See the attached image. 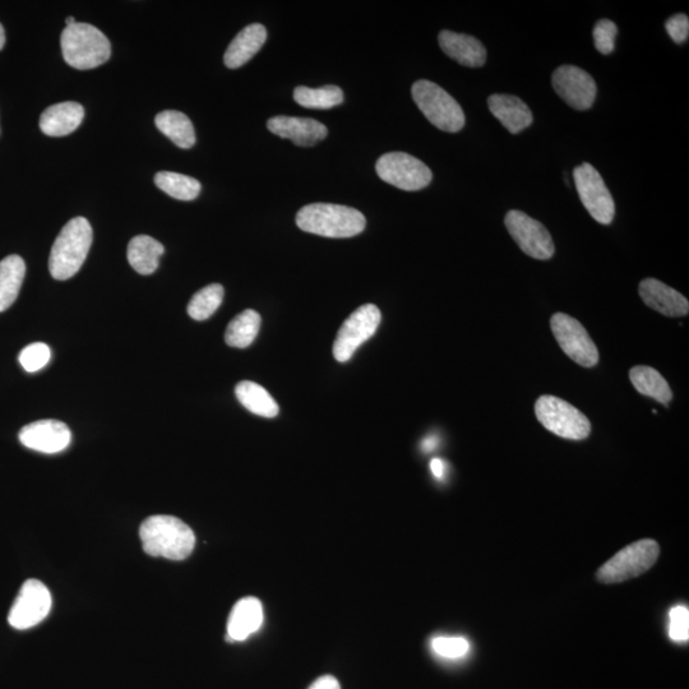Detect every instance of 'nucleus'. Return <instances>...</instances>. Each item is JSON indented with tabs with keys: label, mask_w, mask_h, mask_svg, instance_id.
<instances>
[{
	"label": "nucleus",
	"mask_w": 689,
	"mask_h": 689,
	"mask_svg": "<svg viewBox=\"0 0 689 689\" xmlns=\"http://www.w3.org/2000/svg\"><path fill=\"white\" fill-rule=\"evenodd\" d=\"M235 395L240 404L253 414L263 416V418H275L279 415V405L274 397L258 383L251 381L238 383L235 387Z\"/></svg>",
	"instance_id": "nucleus-26"
},
{
	"label": "nucleus",
	"mask_w": 689,
	"mask_h": 689,
	"mask_svg": "<svg viewBox=\"0 0 689 689\" xmlns=\"http://www.w3.org/2000/svg\"><path fill=\"white\" fill-rule=\"evenodd\" d=\"M267 30L261 23H253L240 31L226 50L224 62L230 69H238L248 63L265 45Z\"/></svg>",
	"instance_id": "nucleus-22"
},
{
	"label": "nucleus",
	"mask_w": 689,
	"mask_h": 689,
	"mask_svg": "<svg viewBox=\"0 0 689 689\" xmlns=\"http://www.w3.org/2000/svg\"><path fill=\"white\" fill-rule=\"evenodd\" d=\"M6 44V32H4L3 26L0 25V50L4 48Z\"/></svg>",
	"instance_id": "nucleus-40"
},
{
	"label": "nucleus",
	"mask_w": 689,
	"mask_h": 689,
	"mask_svg": "<svg viewBox=\"0 0 689 689\" xmlns=\"http://www.w3.org/2000/svg\"><path fill=\"white\" fill-rule=\"evenodd\" d=\"M52 609V595L39 580H27L9 610L8 623L15 630L25 631L38 626Z\"/></svg>",
	"instance_id": "nucleus-13"
},
{
	"label": "nucleus",
	"mask_w": 689,
	"mask_h": 689,
	"mask_svg": "<svg viewBox=\"0 0 689 689\" xmlns=\"http://www.w3.org/2000/svg\"><path fill=\"white\" fill-rule=\"evenodd\" d=\"M143 550L151 557L183 561L191 556L196 535L187 524L173 516H151L140 529Z\"/></svg>",
	"instance_id": "nucleus-1"
},
{
	"label": "nucleus",
	"mask_w": 689,
	"mask_h": 689,
	"mask_svg": "<svg viewBox=\"0 0 689 689\" xmlns=\"http://www.w3.org/2000/svg\"><path fill=\"white\" fill-rule=\"evenodd\" d=\"M71 439V430L67 425L53 419L31 423L20 432L23 446L48 455L66 450Z\"/></svg>",
	"instance_id": "nucleus-15"
},
{
	"label": "nucleus",
	"mask_w": 689,
	"mask_h": 689,
	"mask_svg": "<svg viewBox=\"0 0 689 689\" xmlns=\"http://www.w3.org/2000/svg\"><path fill=\"white\" fill-rule=\"evenodd\" d=\"M436 654L446 659H459L470 650L469 641L464 637H437L432 641Z\"/></svg>",
	"instance_id": "nucleus-33"
},
{
	"label": "nucleus",
	"mask_w": 689,
	"mask_h": 689,
	"mask_svg": "<svg viewBox=\"0 0 689 689\" xmlns=\"http://www.w3.org/2000/svg\"><path fill=\"white\" fill-rule=\"evenodd\" d=\"M308 689H341L339 681L332 675L318 678Z\"/></svg>",
	"instance_id": "nucleus-37"
},
{
	"label": "nucleus",
	"mask_w": 689,
	"mask_h": 689,
	"mask_svg": "<svg viewBox=\"0 0 689 689\" xmlns=\"http://www.w3.org/2000/svg\"><path fill=\"white\" fill-rule=\"evenodd\" d=\"M92 238L94 233L85 217H75L64 226L49 257L50 274L55 280L71 279L81 270L89 256Z\"/></svg>",
	"instance_id": "nucleus-3"
},
{
	"label": "nucleus",
	"mask_w": 689,
	"mask_h": 689,
	"mask_svg": "<svg viewBox=\"0 0 689 689\" xmlns=\"http://www.w3.org/2000/svg\"><path fill=\"white\" fill-rule=\"evenodd\" d=\"M25 275V261L20 256L13 254L0 261V312L16 302Z\"/></svg>",
	"instance_id": "nucleus-24"
},
{
	"label": "nucleus",
	"mask_w": 689,
	"mask_h": 689,
	"mask_svg": "<svg viewBox=\"0 0 689 689\" xmlns=\"http://www.w3.org/2000/svg\"><path fill=\"white\" fill-rule=\"evenodd\" d=\"M430 470L437 479H442L445 475L446 465L445 462L439 459H434L430 462Z\"/></svg>",
	"instance_id": "nucleus-38"
},
{
	"label": "nucleus",
	"mask_w": 689,
	"mask_h": 689,
	"mask_svg": "<svg viewBox=\"0 0 689 689\" xmlns=\"http://www.w3.org/2000/svg\"><path fill=\"white\" fill-rule=\"evenodd\" d=\"M665 29H667V32L674 43H686L689 36L688 16L683 15V13H679V15L670 17L667 23H665Z\"/></svg>",
	"instance_id": "nucleus-36"
},
{
	"label": "nucleus",
	"mask_w": 689,
	"mask_h": 689,
	"mask_svg": "<svg viewBox=\"0 0 689 689\" xmlns=\"http://www.w3.org/2000/svg\"><path fill=\"white\" fill-rule=\"evenodd\" d=\"M156 127L159 131L170 138L180 149H192L196 143V132L191 119L177 110H165L156 115Z\"/></svg>",
	"instance_id": "nucleus-25"
},
{
	"label": "nucleus",
	"mask_w": 689,
	"mask_h": 689,
	"mask_svg": "<svg viewBox=\"0 0 689 689\" xmlns=\"http://www.w3.org/2000/svg\"><path fill=\"white\" fill-rule=\"evenodd\" d=\"M550 328L564 354L573 362L584 368H593L599 363V350L577 319L566 313H556L550 319Z\"/></svg>",
	"instance_id": "nucleus-9"
},
{
	"label": "nucleus",
	"mask_w": 689,
	"mask_h": 689,
	"mask_svg": "<svg viewBox=\"0 0 689 689\" xmlns=\"http://www.w3.org/2000/svg\"><path fill=\"white\" fill-rule=\"evenodd\" d=\"M660 554L659 544L652 539L636 541L610 558L598 572L603 584H621L644 575L655 566Z\"/></svg>",
	"instance_id": "nucleus-7"
},
{
	"label": "nucleus",
	"mask_w": 689,
	"mask_h": 689,
	"mask_svg": "<svg viewBox=\"0 0 689 689\" xmlns=\"http://www.w3.org/2000/svg\"><path fill=\"white\" fill-rule=\"evenodd\" d=\"M438 43L447 57L456 60L461 66L480 68L487 62V49L474 36L445 30L439 34Z\"/></svg>",
	"instance_id": "nucleus-18"
},
{
	"label": "nucleus",
	"mask_w": 689,
	"mask_h": 689,
	"mask_svg": "<svg viewBox=\"0 0 689 689\" xmlns=\"http://www.w3.org/2000/svg\"><path fill=\"white\" fill-rule=\"evenodd\" d=\"M552 85L564 103L581 112L594 105L598 94L594 78L576 66L558 67L553 73Z\"/></svg>",
	"instance_id": "nucleus-14"
},
{
	"label": "nucleus",
	"mask_w": 689,
	"mask_h": 689,
	"mask_svg": "<svg viewBox=\"0 0 689 689\" xmlns=\"http://www.w3.org/2000/svg\"><path fill=\"white\" fill-rule=\"evenodd\" d=\"M381 318V311L374 304H365L351 313L341 326L334 342V356L337 362H349L355 351L376 334Z\"/></svg>",
	"instance_id": "nucleus-11"
},
{
	"label": "nucleus",
	"mask_w": 689,
	"mask_h": 689,
	"mask_svg": "<svg viewBox=\"0 0 689 689\" xmlns=\"http://www.w3.org/2000/svg\"><path fill=\"white\" fill-rule=\"evenodd\" d=\"M155 184L161 191L179 201L196 200L201 193V183L188 175L160 171L155 175Z\"/></svg>",
	"instance_id": "nucleus-29"
},
{
	"label": "nucleus",
	"mask_w": 689,
	"mask_h": 689,
	"mask_svg": "<svg viewBox=\"0 0 689 689\" xmlns=\"http://www.w3.org/2000/svg\"><path fill=\"white\" fill-rule=\"evenodd\" d=\"M261 328V316L252 309H247L229 323L226 328L225 341L231 348L244 349L253 344Z\"/></svg>",
	"instance_id": "nucleus-28"
},
{
	"label": "nucleus",
	"mask_w": 689,
	"mask_h": 689,
	"mask_svg": "<svg viewBox=\"0 0 689 689\" xmlns=\"http://www.w3.org/2000/svg\"><path fill=\"white\" fill-rule=\"evenodd\" d=\"M268 131L300 147H311L327 137V128L318 120L298 117H274L267 122Z\"/></svg>",
	"instance_id": "nucleus-16"
},
{
	"label": "nucleus",
	"mask_w": 689,
	"mask_h": 689,
	"mask_svg": "<svg viewBox=\"0 0 689 689\" xmlns=\"http://www.w3.org/2000/svg\"><path fill=\"white\" fill-rule=\"evenodd\" d=\"M63 58L69 66L87 71L103 66L112 55L110 41L99 29L89 23L67 26L60 38Z\"/></svg>",
	"instance_id": "nucleus-4"
},
{
	"label": "nucleus",
	"mask_w": 689,
	"mask_h": 689,
	"mask_svg": "<svg viewBox=\"0 0 689 689\" xmlns=\"http://www.w3.org/2000/svg\"><path fill=\"white\" fill-rule=\"evenodd\" d=\"M85 118V109L67 101L49 106L40 117V129L49 137H64L76 131Z\"/></svg>",
	"instance_id": "nucleus-20"
},
{
	"label": "nucleus",
	"mask_w": 689,
	"mask_h": 689,
	"mask_svg": "<svg viewBox=\"0 0 689 689\" xmlns=\"http://www.w3.org/2000/svg\"><path fill=\"white\" fill-rule=\"evenodd\" d=\"M578 196L587 212L599 224L610 225L615 216V203L612 193L598 170L589 163L573 170Z\"/></svg>",
	"instance_id": "nucleus-10"
},
{
	"label": "nucleus",
	"mask_w": 689,
	"mask_h": 689,
	"mask_svg": "<svg viewBox=\"0 0 689 689\" xmlns=\"http://www.w3.org/2000/svg\"><path fill=\"white\" fill-rule=\"evenodd\" d=\"M438 445V439L437 437H428L427 439H424L422 448L425 452H432L434 448H436Z\"/></svg>",
	"instance_id": "nucleus-39"
},
{
	"label": "nucleus",
	"mask_w": 689,
	"mask_h": 689,
	"mask_svg": "<svg viewBox=\"0 0 689 689\" xmlns=\"http://www.w3.org/2000/svg\"><path fill=\"white\" fill-rule=\"evenodd\" d=\"M630 379L633 387L641 395L651 397L660 404H668L673 399V392L670 390L667 379L647 365H637L630 371Z\"/></svg>",
	"instance_id": "nucleus-27"
},
{
	"label": "nucleus",
	"mask_w": 689,
	"mask_h": 689,
	"mask_svg": "<svg viewBox=\"0 0 689 689\" xmlns=\"http://www.w3.org/2000/svg\"><path fill=\"white\" fill-rule=\"evenodd\" d=\"M294 100L307 109H331L344 103V92L334 85L319 89L299 86L294 91Z\"/></svg>",
	"instance_id": "nucleus-30"
},
{
	"label": "nucleus",
	"mask_w": 689,
	"mask_h": 689,
	"mask_svg": "<svg viewBox=\"0 0 689 689\" xmlns=\"http://www.w3.org/2000/svg\"><path fill=\"white\" fill-rule=\"evenodd\" d=\"M297 225L305 233L326 238H351L363 233L367 220L362 212L332 203H313L302 208Z\"/></svg>",
	"instance_id": "nucleus-2"
},
{
	"label": "nucleus",
	"mask_w": 689,
	"mask_h": 689,
	"mask_svg": "<svg viewBox=\"0 0 689 689\" xmlns=\"http://www.w3.org/2000/svg\"><path fill=\"white\" fill-rule=\"evenodd\" d=\"M638 293L642 302L654 311L667 317H686L689 312V303L677 290L669 288L664 282L656 279L641 281Z\"/></svg>",
	"instance_id": "nucleus-17"
},
{
	"label": "nucleus",
	"mask_w": 689,
	"mask_h": 689,
	"mask_svg": "<svg viewBox=\"0 0 689 689\" xmlns=\"http://www.w3.org/2000/svg\"><path fill=\"white\" fill-rule=\"evenodd\" d=\"M164 252V245L156 239L149 235H138L128 244L127 258L134 271L146 276L154 274Z\"/></svg>",
	"instance_id": "nucleus-23"
},
{
	"label": "nucleus",
	"mask_w": 689,
	"mask_h": 689,
	"mask_svg": "<svg viewBox=\"0 0 689 689\" xmlns=\"http://www.w3.org/2000/svg\"><path fill=\"white\" fill-rule=\"evenodd\" d=\"M50 348L44 342H34L21 351L18 360L26 372L35 373L41 371L50 362Z\"/></svg>",
	"instance_id": "nucleus-32"
},
{
	"label": "nucleus",
	"mask_w": 689,
	"mask_h": 689,
	"mask_svg": "<svg viewBox=\"0 0 689 689\" xmlns=\"http://www.w3.org/2000/svg\"><path fill=\"white\" fill-rule=\"evenodd\" d=\"M618 35V27L613 21L600 20L596 23L593 31L595 48L604 55L614 52L615 38Z\"/></svg>",
	"instance_id": "nucleus-34"
},
{
	"label": "nucleus",
	"mask_w": 689,
	"mask_h": 689,
	"mask_svg": "<svg viewBox=\"0 0 689 689\" xmlns=\"http://www.w3.org/2000/svg\"><path fill=\"white\" fill-rule=\"evenodd\" d=\"M539 423L556 436L572 441H582L590 436L591 423L570 402L556 396L544 395L535 404Z\"/></svg>",
	"instance_id": "nucleus-6"
},
{
	"label": "nucleus",
	"mask_w": 689,
	"mask_h": 689,
	"mask_svg": "<svg viewBox=\"0 0 689 689\" xmlns=\"http://www.w3.org/2000/svg\"><path fill=\"white\" fill-rule=\"evenodd\" d=\"M378 177L406 192L422 191L432 183L433 174L427 165L405 152H390L379 157Z\"/></svg>",
	"instance_id": "nucleus-8"
},
{
	"label": "nucleus",
	"mask_w": 689,
	"mask_h": 689,
	"mask_svg": "<svg viewBox=\"0 0 689 689\" xmlns=\"http://www.w3.org/2000/svg\"><path fill=\"white\" fill-rule=\"evenodd\" d=\"M411 95L420 112L443 132L457 133L465 127V113L447 91L428 80L415 82Z\"/></svg>",
	"instance_id": "nucleus-5"
},
{
	"label": "nucleus",
	"mask_w": 689,
	"mask_h": 689,
	"mask_svg": "<svg viewBox=\"0 0 689 689\" xmlns=\"http://www.w3.org/2000/svg\"><path fill=\"white\" fill-rule=\"evenodd\" d=\"M490 113L512 134L521 133L534 122L529 106L519 97L494 94L488 97Z\"/></svg>",
	"instance_id": "nucleus-19"
},
{
	"label": "nucleus",
	"mask_w": 689,
	"mask_h": 689,
	"mask_svg": "<svg viewBox=\"0 0 689 689\" xmlns=\"http://www.w3.org/2000/svg\"><path fill=\"white\" fill-rule=\"evenodd\" d=\"M263 623V608L257 598L240 599L231 610L228 621V640L244 641L260 630Z\"/></svg>",
	"instance_id": "nucleus-21"
},
{
	"label": "nucleus",
	"mask_w": 689,
	"mask_h": 689,
	"mask_svg": "<svg viewBox=\"0 0 689 689\" xmlns=\"http://www.w3.org/2000/svg\"><path fill=\"white\" fill-rule=\"evenodd\" d=\"M669 635L672 640L684 642L689 637V613L687 607H675L670 612Z\"/></svg>",
	"instance_id": "nucleus-35"
},
{
	"label": "nucleus",
	"mask_w": 689,
	"mask_h": 689,
	"mask_svg": "<svg viewBox=\"0 0 689 689\" xmlns=\"http://www.w3.org/2000/svg\"><path fill=\"white\" fill-rule=\"evenodd\" d=\"M504 224L513 240L527 256L540 261L550 260L554 256L556 247L552 235L540 221L526 215L525 212L511 210L506 215Z\"/></svg>",
	"instance_id": "nucleus-12"
},
{
	"label": "nucleus",
	"mask_w": 689,
	"mask_h": 689,
	"mask_svg": "<svg viewBox=\"0 0 689 689\" xmlns=\"http://www.w3.org/2000/svg\"><path fill=\"white\" fill-rule=\"evenodd\" d=\"M66 23H67V26L75 25V23H76L75 17H67Z\"/></svg>",
	"instance_id": "nucleus-41"
},
{
	"label": "nucleus",
	"mask_w": 689,
	"mask_h": 689,
	"mask_svg": "<svg viewBox=\"0 0 689 689\" xmlns=\"http://www.w3.org/2000/svg\"><path fill=\"white\" fill-rule=\"evenodd\" d=\"M223 299V285H208L193 295L188 304V314L194 321H206L220 308Z\"/></svg>",
	"instance_id": "nucleus-31"
}]
</instances>
